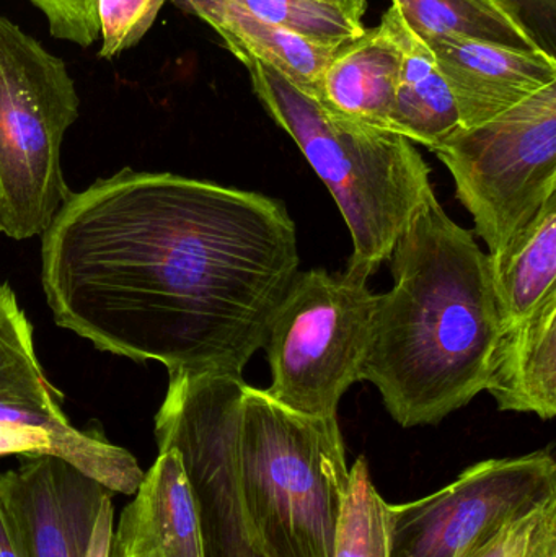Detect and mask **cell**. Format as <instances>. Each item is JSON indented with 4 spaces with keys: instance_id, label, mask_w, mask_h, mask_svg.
Masks as SVG:
<instances>
[{
    "instance_id": "obj_1",
    "label": "cell",
    "mask_w": 556,
    "mask_h": 557,
    "mask_svg": "<svg viewBox=\"0 0 556 557\" xmlns=\"http://www.w3.org/2000/svg\"><path fill=\"white\" fill-rule=\"evenodd\" d=\"M41 237L55 323L169 375L242 376L299 273L283 202L173 173L71 193Z\"/></svg>"
},
{
    "instance_id": "obj_2",
    "label": "cell",
    "mask_w": 556,
    "mask_h": 557,
    "mask_svg": "<svg viewBox=\"0 0 556 557\" xmlns=\"http://www.w3.org/2000/svg\"><path fill=\"white\" fill-rule=\"evenodd\" d=\"M361 382L401 428L440 424L485 389L503 331L489 258L431 195L391 255Z\"/></svg>"
},
{
    "instance_id": "obj_3",
    "label": "cell",
    "mask_w": 556,
    "mask_h": 557,
    "mask_svg": "<svg viewBox=\"0 0 556 557\" xmlns=\"http://www.w3.org/2000/svg\"><path fill=\"white\" fill-rule=\"evenodd\" d=\"M245 535L261 557H333L349 484L338 419L300 414L245 385L231 435Z\"/></svg>"
},
{
    "instance_id": "obj_4",
    "label": "cell",
    "mask_w": 556,
    "mask_h": 557,
    "mask_svg": "<svg viewBox=\"0 0 556 557\" xmlns=\"http://www.w3.org/2000/svg\"><path fill=\"white\" fill-rule=\"evenodd\" d=\"M255 94L332 193L353 240L345 273L368 282L433 195L431 169L400 134L346 120L270 65L234 51Z\"/></svg>"
},
{
    "instance_id": "obj_5",
    "label": "cell",
    "mask_w": 556,
    "mask_h": 557,
    "mask_svg": "<svg viewBox=\"0 0 556 557\" xmlns=\"http://www.w3.org/2000/svg\"><path fill=\"white\" fill-rule=\"evenodd\" d=\"M81 98L67 65L0 15V232L42 235L71 196L61 147Z\"/></svg>"
},
{
    "instance_id": "obj_6",
    "label": "cell",
    "mask_w": 556,
    "mask_h": 557,
    "mask_svg": "<svg viewBox=\"0 0 556 557\" xmlns=\"http://www.w3.org/2000/svg\"><path fill=\"white\" fill-rule=\"evenodd\" d=\"M375 301L368 282L349 274L297 273L263 344L268 395L300 414L336 416L339 399L361 382Z\"/></svg>"
},
{
    "instance_id": "obj_7",
    "label": "cell",
    "mask_w": 556,
    "mask_h": 557,
    "mask_svg": "<svg viewBox=\"0 0 556 557\" xmlns=\"http://www.w3.org/2000/svg\"><path fill=\"white\" fill-rule=\"evenodd\" d=\"M431 152L495 253L556 195V84L489 123L459 127Z\"/></svg>"
},
{
    "instance_id": "obj_8",
    "label": "cell",
    "mask_w": 556,
    "mask_h": 557,
    "mask_svg": "<svg viewBox=\"0 0 556 557\" xmlns=\"http://www.w3.org/2000/svg\"><path fill=\"white\" fill-rule=\"evenodd\" d=\"M554 500L551 451L480 461L440 493L391 506V557H472Z\"/></svg>"
},
{
    "instance_id": "obj_9",
    "label": "cell",
    "mask_w": 556,
    "mask_h": 557,
    "mask_svg": "<svg viewBox=\"0 0 556 557\" xmlns=\"http://www.w3.org/2000/svg\"><path fill=\"white\" fill-rule=\"evenodd\" d=\"M244 388L242 376L178 373L169 376L156 416L159 451L175 448L188 474L206 557H261L245 535L232 470V425Z\"/></svg>"
},
{
    "instance_id": "obj_10",
    "label": "cell",
    "mask_w": 556,
    "mask_h": 557,
    "mask_svg": "<svg viewBox=\"0 0 556 557\" xmlns=\"http://www.w3.org/2000/svg\"><path fill=\"white\" fill-rule=\"evenodd\" d=\"M0 422L51 435L58 457L111 493L134 494L143 481L134 455L101 435L72 428L61 393L49 385L33 346V326L9 284L0 285Z\"/></svg>"
},
{
    "instance_id": "obj_11",
    "label": "cell",
    "mask_w": 556,
    "mask_h": 557,
    "mask_svg": "<svg viewBox=\"0 0 556 557\" xmlns=\"http://www.w3.org/2000/svg\"><path fill=\"white\" fill-rule=\"evenodd\" d=\"M111 491L54 455H22L0 474V500L26 557H87Z\"/></svg>"
},
{
    "instance_id": "obj_12",
    "label": "cell",
    "mask_w": 556,
    "mask_h": 557,
    "mask_svg": "<svg viewBox=\"0 0 556 557\" xmlns=\"http://www.w3.org/2000/svg\"><path fill=\"white\" fill-rule=\"evenodd\" d=\"M449 85L460 127L480 126L556 84L551 52L512 48L462 36L427 41Z\"/></svg>"
},
{
    "instance_id": "obj_13",
    "label": "cell",
    "mask_w": 556,
    "mask_h": 557,
    "mask_svg": "<svg viewBox=\"0 0 556 557\" xmlns=\"http://www.w3.org/2000/svg\"><path fill=\"white\" fill-rule=\"evenodd\" d=\"M134 494L110 557H206L198 504L175 448L159 451Z\"/></svg>"
},
{
    "instance_id": "obj_14",
    "label": "cell",
    "mask_w": 556,
    "mask_h": 557,
    "mask_svg": "<svg viewBox=\"0 0 556 557\" xmlns=\"http://www.w3.org/2000/svg\"><path fill=\"white\" fill-rule=\"evenodd\" d=\"M486 392L499 411L556 414V292L528 317L503 326L490 359Z\"/></svg>"
},
{
    "instance_id": "obj_15",
    "label": "cell",
    "mask_w": 556,
    "mask_h": 557,
    "mask_svg": "<svg viewBox=\"0 0 556 557\" xmlns=\"http://www.w3.org/2000/svg\"><path fill=\"white\" fill-rule=\"evenodd\" d=\"M400 71V48L387 13L378 28L342 46L326 65L316 100L333 113L394 133L392 110Z\"/></svg>"
},
{
    "instance_id": "obj_16",
    "label": "cell",
    "mask_w": 556,
    "mask_h": 557,
    "mask_svg": "<svg viewBox=\"0 0 556 557\" xmlns=\"http://www.w3.org/2000/svg\"><path fill=\"white\" fill-rule=\"evenodd\" d=\"M185 5L215 29L232 52H245L270 65L300 91L313 98L317 97L326 65L342 48L313 41L283 26L271 25L219 0H189Z\"/></svg>"
},
{
    "instance_id": "obj_17",
    "label": "cell",
    "mask_w": 556,
    "mask_h": 557,
    "mask_svg": "<svg viewBox=\"0 0 556 557\" xmlns=\"http://www.w3.org/2000/svg\"><path fill=\"white\" fill-rule=\"evenodd\" d=\"M385 13L400 48L392 127L395 134L433 150L460 127L456 100L428 42L411 32L394 5Z\"/></svg>"
},
{
    "instance_id": "obj_18",
    "label": "cell",
    "mask_w": 556,
    "mask_h": 557,
    "mask_svg": "<svg viewBox=\"0 0 556 557\" xmlns=\"http://www.w3.org/2000/svg\"><path fill=\"white\" fill-rule=\"evenodd\" d=\"M486 258L503 326H508L556 292V195Z\"/></svg>"
},
{
    "instance_id": "obj_19",
    "label": "cell",
    "mask_w": 556,
    "mask_h": 557,
    "mask_svg": "<svg viewBox=\"0 0 556 557\" xmlns=\"http://www.w3.org/2000/svg\"><path fill=\"white\" fill-rule=\"evenodd\" d=\"M392 5L424 41L462 36L531 51L544 49L511 0H392Z\"/></svg>"
},
{
    "instance_id": "obj_20",
    "label": "cell",
    "mask_w": 556,
    "mask_h": 557,
    "mask_svg": "<svg viewBox=\"0 0 556 557\" xmlns=\"http://www.w3.org/2000/svg\"><path fill=\"white\" fill-rule=\"evenodd\" d=\"M185 5L189 0H176ZM313 41L345 46L365 35L366 0H219Z\"/></svg>"
},
{
    "instance_id": "obj_21",
    "label": "cell",
    "mask_w": 556,
    "mask_h": 557,
    "mask_svg": "<svg viewBox=\"0 0 556 557\" xmlns=\"http://www.w3.org/2000/svg\"><path fill=\"white\" fill-rule=\"evenodd\" d=\"M333 557H391V504L375 490L365 457L349 468Z\"/></svg>"
},
{
    "instance_id": "obj_22",
    "label": "cell",
    "mask_w": 556,
    "mask_h": 557,
    "mask_svg": "<svg viewBox=\"0 0 556 557\" xmlns=\"http://www.w3.org/2000/svg\"><path fill=\"white\" fill-rule=\"evenodd\" d=\"M166 0H97L101 48L98 55L113 59L136 46L149 33Z\"/></svg>"
},
{
    "instance_id": "obj_23",
    "label": "cell",
    "mask_w": 556,
    "mask_h": 557,
    "mask_svg": "<svg viewBox=\"0 0 556 557\" xmlns=\"http://www.w3.org/2000/svg\"><path fill=\"white\" fill-rule=\"evenodd\" d=\"M472 557H556V500L503 530Z\"/></svg>"
},
{
    "instance_id": "obj_24",
    "label": "cell",
    "mask_w": 556,
    "mask_h": 557,
    "mask_svg": "<svg viewBox=\"0 0 556 557\" xmlns=\"http://www.w3.org/2000/svg\"><path fill=\"white\" fill-rule=\"evenodd\" d=\"M49 23L55 38L88 48L100 38L97 0H29Z\"/></svg>"
},
{
    "instance_id": "obj_25",
    "label": "cell",
    "mask_w": 556,
    "mask_h": 557,
    "mask_svg": "<svg viewBox=\"0 0 556 557\" xmlns=\"http://www.w3.org/2000/svg\"><path fill=\"white\" fill-rule=\"evenodd\" d=\"M111 540H113V506H111L110 496L104 499L98 513L87 557H110Z\"/></svg>"
},
{
    "instance_id": "obj_26",
    "label": "cell",
    "mask_w": 556,
    "mask_h": 557,
    "mask_svg": "<svg viewBox=\"0 0 556 557\" xmlns=\"http://www.w3.org/2000/svg\"><path fill=\"white\" fill-rule=\"evenodd\" d=\"M0 557H26L0 500Z\"/></svg>"
},
{
    "instance_id": "obj_27",
    "label": "cell",
    "mask_w": 556,
    "mask_h": 557,
    "mask_svg": "<svg viewBox=\"0 0 556 557\" xmlns=\"http://www.w3.org/2000/svg\"><path fill=\"white\" fill-rule=\"evenodd\" d=\"M522 12L538 13L542 18L554 22L556 0H511Z\"/></svg>"
}]
</instances>
